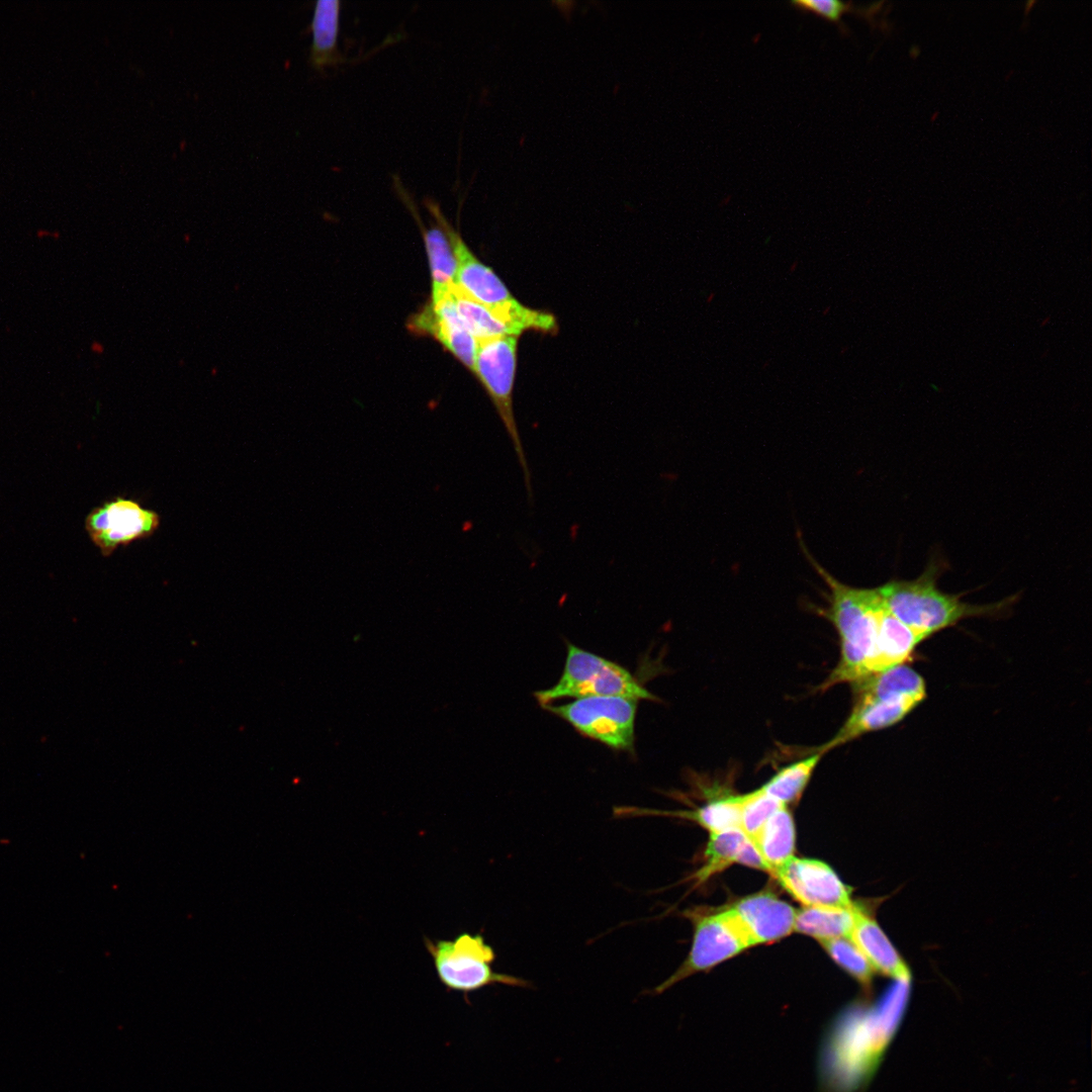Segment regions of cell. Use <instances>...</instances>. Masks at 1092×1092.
Listing matches in <instances>:
<instances>
[{"instance_id": "obj_1", "label": "cell", "mask_w": 1092, "mask_h": 1092, "mask_svg": "<svg viewBox=\"0 0 1092 1092\" xmlns=\"http://www.w3.org/2000/svg\"><path fill=\"white\" fill-rule=\"evenodd\" d=\"M847 1009L824 1030L818 1056V1092H857L872 1079L893 1038L902 1010Z\"/></svg>"}, {"instance_id": "obj_2", "label": "cell", "mask_w": 1092, "mask_h": 1092, "mask_svg": "<svg viewBox=\"0 0 1092 1092\" xmlns=\"http://www.w3.org/2000/svg\"><path fill=\"white\" fill-rule=\"evenodd\" d=\"M943 564L931 562L923 573L912 580H892L877 587L888 610L905 626L930 637L960 621L972 617L1001 614L1014 598L988 605H973L937 586Z\"/></svg>"}, {"instance_id": "obj_3", "label": "cell", "mask_w": 1092, "mask_h": 1092, "mask_svg": "<svg viewBox=\"0 0 1092 1092\" xmlns=\"http://www.w3.org/2000/svg\"><path fill=\"white\" fill-rule=\"evenodd\" d=\"M424 203L451 245L457 266L455 284L465 294L491 310L519 335L527 330H556V321L552 314L523 305L511 294L498 276L472 254L436 201L427 198Z\"/></svg>"}, {"instance_id": "obj_4", "label": "cell", "mask_w": 1092, "mask_h": 1092, "mask_svg": "<svg viewBox=\"0 0 1092 1092\" xmlns=\"http://www.w3.org/2000/svg\"><path fill=\"white\" fill-rule=\"evenodd\" d=\"M543 708L563 698L623 697L633 700L659 701L626 668L567 643L564 668L557 684L534 693Z\"/></svg>"}, {"instance_id": "obj_5", "label": "cell", "mask_w": 1092, "mask_h": 1092, "mask_svg": "<svg viewBox=\"0 0 1092 1092\" xmlns=\"http://www.w3.org/2000/svg\"><path fill=\"white\" fill-rule=\"evenodd\" d=\"M424 941L437 977L447 990L467 995L493 984L521 988L531 985L523 978L494 972V949L481 934L464 932L453 940L432 941L425 937Z\"/></svg>"}, {"instance_id": "obj_6", "label": "cell", "mask_w": 1092, "mask_h": 1092, "mask_svg": "<svg viewBox=\"0 0 1092 1092\" xmlns=\"http://www.w3.org/2000/svg\"><path fill=\"white\" fill-rule=\"evenodd\" d=\"M885 608L878 588H863L859 599L832 620L841 641L840 660L820 690L825 691L846 681L854 682L872 674L871 666Z\"/></svg>"}, {"instance_id": "obj_7", "label": "cell", "mask_w": 1092, "mask_h": 1092, "mask_svg": "<svg viewBox=\"0 0 1092 1092\" xmlns=\"http://www.w3.org/2000/svg\"><path fill=\"white\" fill-rule=\"evenodd\" d=\"M518 339L515 336L478 342L474 372L490 397L512 441L523 471L529 503L533 502L531 472L513 408Z\"/></svg>"}, {"instance_id": "obj_8", "label": "cell", "mask_w": 1092, "mask_h": 1092, "mask_svg": "<svg viewBox=\"0 0 1092 1092\" xmlns=\"http://www.w3.org/2000/svg\"><path fill=\"white\" fill-rule=\"evenodd\" d=\"M695 931L687 959L665 981L650 991L659 995L684 979L756 945L748 928L730 907L715 914L694 917Z\"/></svg>"}, {"instance_id": "obj_9", "label": "cell", "mask_w": 1092, "mask_h": 1092, "mask_svg": "<svg viewBox=\"0 0 1092 1092\" xmlns=\"http://www.w3.org/2000/svg\"><path fill=\"white\" fill-rule=\"evenodd\" d=\"M544 709L568 722L581 735L616 750H633L637 701L623 697H587Z\"/></svg>"}, {"instance_id": "obj_10", "label": "cell", "mask_w": 1092, "mask_h": 1092, "mask_svg": "<svg viewBox=\"0 0 1092 1092\" xmlns=\"http://www.w3.org/2000/svg\"><path fill=\"white\" fill-rule=\"evenodd\" d=\"M159 526L158 513L121 496L94 509L86 519L89 537L104 556H109L119 546L149 538Z\"/></svg>"}, {"instance_id": "obj_11", "label": "cell", "mask_w": 1092, "mask_h": 1092, "mask_svg": "<svg viewBox=\"0 0 1092 1092\" xmlns=\"http://www.w3.org/2000/svg\"><path fill=\"white\" fill-rule=\"evenodd\" d=\"M774 877L804 907L852 908L849 888L825 862L792 856Z\"/></svg>"}, {"instance_id": "obj_12", "label": "cell", "mask_w": 1092, "mask_h": 1092, "mask_svg": "<svg viewBox=\"0 0 1092 1092\" xmlns=\"http://www.w3.org/2000/svg\"><path fill=\"white\" fill-rule=\"evenodd\" d=\"M926 695L892 691L877 694H854L852 711L835 736L819 748V752L844 744L866 733L891 727L902 721Z\"/></svg>"}, {"instance_id": "obj_13", "label": "cell", "mask_w": 1092, "mask_h": 1092, "mask_svg": "<svg viewBox=\"0 0 1092 1092\" xmlns=\"http://www.w3.org/2000/svg\"><path fill=\"white\" fill-rule=\"evenodd\" d=\"M411 331L427 334L437 340L465 367L474 372L478 342L462 322L451 293L443 299L428 302L411 316Z\"/></svg>"}, {"instance_id": "obj_14", "label": "cell", "mask_w": 1092, "mask_h": 1092, "mask_svg": "<svg viewBox=\"0 0 1092 1092\" xmlns=\"http://www.w3.org/2000/svg\"><path fill=\"white\" fill-rule=\"evenodd\" d=\"M732 908L748 928L756 945L779 940L794 931L797 910L770 892L747 896Z\"/></svg>"}, {"instance_id": "obj_15", "label": "cell", "mask_w": 1092, "mask_h": 1092, "mask_svg": "<svg viewBox=\"0 0 1092 1092\" xmlns=\"http://www.w3.org/2000/svg\"><path fill=\"white\" fill-rule=\"evenodd\" d=\"M392 180L397 194L411 210L422 229L432 278V294L430 301H438L450 295L451 289L455 284L457 266L451 245L440 226L436 225L430 229L425 228L420 219L415 202L412 199L411 194L403 187L399 177L394 175Z\"/></svg>"}, {"instance_id": "obj_16", "label": "cell", "mask_w": 1092, "mask_h": 1092, "mask_svg": "<svg viewBox=\"0 0 1092 1092\" xmlns=\"http://www.w3.org/2000/svg\"><path fill=\"white\" fill-rule=\"evenodd\" d=\"M849 937L864 954L874 971L908 982L910 972L877 921L858 909Z\"/></svg>"}, {"instance_id": "obj_17", "label": "cell", "mask_w": 1092, "mask_h": 1092, "mask_svg": "<svg viewBox=\"0 0 1092 1092\" xmlns=\"http://www.w3.org/2000/svg\"><path fill=\"white\" fill-rule=\"evenodd\" d=\"M341 1L320 0L314 4L310 22L312 41L309 51V63L314 69L342 62L338 50L340 31Z\"/></svg>"}, {"instance_id": "obj_18", "label": "cell", "mask_w": 1092, "mask_h": 1092, "mask_svg": "<svg viewBox=\"0 0 1092 1092\" xmlns=\"http://www.w3.org/2000/svg\"><path fill=\"white\" fill-rule=\"evenodd\" d=\"M796 831L787 806L776 811L752 841L774 876L775 871L794 856Z\"/></svg>"}, {"instance_id": "obj_19", "label": "cell", "mask_w": 1092, "mask_h": 1092, "mask_svg": "<svg viewBox=\"0 0 1092 1092\" xmlns=\"http://www.w3.org/2000/svg\"><path fill=\"white\" fill-rule=\"evenodd\" d=\"M859 907H803L796 911L794 931L818 941L849 936Z\"/></svg>"}, {"instance_id": "obj_20", "label": "cell", "mask_w": 1092, "mask_h": 1092, "mask_svg": "<svg viewBox=\"0 0 1092 1092\" xmlns=\"http://www.w3.org/2000/svg\"><path fill=\"white\" fill-rule=\"evenodd\" d=\"M750 842L741 830L711 833L704 853V864L695 874L697 884L705 883L733 863H742Z\"/></svg>"}, {"instance_id": "obj_21", "label": "cell", "mask_w": 1092, "mask_h": 1092, "mask_svg": "<svg viewBox=\"0 0 1092 1092\" xmlns=\"http://www.w3.org/2000/svg\"><path fill=\"white\" fill-rule=\"evenodd\" d=\"M451 296L462 322L477 342L498 337L520 336L513 327L469 297L456 284L451 289Z\"/></svg>"}, {"instance_id": "obj_22", "label": "cell", "mask_w": 1092, "mask_h": 1092, "mask_svg": "<svg viewBox=\"0 0 1092 1092\" xmlns=\"http://www.w3.org/2000/svg\"><path fill=\"white\" fill-rule=\"evenodd\" d=\"M822 754V752L817 751L805 759L783 767L760 789L784 805L797 801L807 786Z\"/></svg>"}, {"instance_id": "obj_23", "label": "cell", "mask_w": 1092, "mask_h": 1092, "mask_svg": "<svg viewBox=\"0 0 1092 1092\" xmlns=\"http://www.w3.org/2000/svg\"><path fill=\"white\" fill-rule=\"evenodd\" d=\"M819 942L840 968L864 988H870L875 971L849 936Z\"/></svg>"}, {"instance_id": "obj_24", "label": "cell", "mask_w": 1092, "mask_h": 1092, "mask_svg": "<svg viewBox=\"0 0 1092 1092\" xmlns=\"http://www.w3.org/2000/svg\"><path fill=\"white\" fill-rule=\"evenodd\" d=\"M741 809V831L753 841L768 818L785 806L765 794L760 788L745 795H739ZM787 806V805H786Z\"/></svg>"}, {"instance_id": "obj_25", "label": "cell", "mask_w": 1092, "mask_h": 1092, "mask_svg": "<svg viewBox=\"0 0 1092 1092\" xmlns=\"http://www.w3.org/2000/svg\"><path fill=\"white\" fill-rule=\"evenodd\" d=\"M790 5L797 10L813 13L826 21L832 22L839 27V30L842 33L848 32V29L841 21L843 14L853 13L854 15L870 19L874 18L875 12L880 8L876 7V5L858 8L853 6L850 2L838 0H796L791 1Z\"/></svg>"}, {"instance_id": "obj_26", "label": "cell", "mask_w": 1092, "mask_h": 1092, "mask_svg": "<svg viewBox=\"0 0 1092 1092\" xmlns=\"http://www.w3.org/2000/svg\"><path fill=\"white\" fill-rule=\"evenodd\" d=\"M797 265H798V261H795L794 264H792L791 267H790V272H794L796 270V268H797Z\"/></svg>"}, {"instance_id": "obj_27", "label": "cell", "mask_w": 1092, "mask_h": 1092, "mask_svg": "<svg viewBox=\"0 0 1092 1092\" xmlns=\"http://www.w3.org/2000/svg\"><path fill=\"white\" fill-rule=\"evenodd\" d=\"M714 296H715V292L713 291L711 293V295L709 296V298H708V302L712 301L714 299Z\"/></svg>"}, {"instance_id": "obj_28", "label": "cell", "mask_w": 1092, "mask_h": 1092, "mask_svg": "<svg viewBox=\"0 0 1092 1092\" xmlns=\"http://www.w3.org/2000/svg\"><path fill=\"white\" fill-rule=\"evenodd\" d=\"M829 309H830V307H829V306H827V307H826V309H824V310H823V312H822V313H823V315H824V314H826V313H827V312L829 311Z\"/></svg>"}]
</instances>
